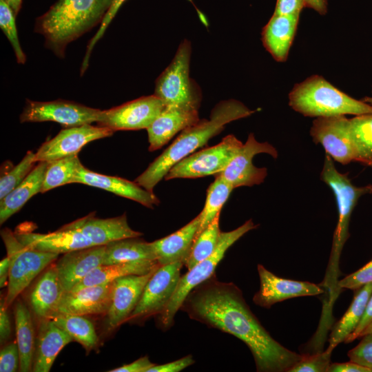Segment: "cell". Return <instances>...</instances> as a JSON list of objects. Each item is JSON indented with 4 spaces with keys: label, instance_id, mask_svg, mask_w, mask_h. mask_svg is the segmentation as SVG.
I'll return each instance as SVG.
<instances>
[{
    "label": "cell",
    "instance_id": "cell-34",
    "mask_svg": "<svg viewBox=\"0 0 372 372\" xmlns=\"http://www.w3.org/2000/svg\"><path fill=\"white\" fill-rule=\"evenodd\" d=\"M50 319L67 332L74 340L80 343L87 351L97 345L99 338L94 327L83 316L57 314Z\"/></svg>",
    "mask_w": 372,
    "mask_h": 372
},
{
    "label": "cell",
    "instance_id": "cell-9",
    "mask_svg": "<svg viewBox=\"0 0 372 372\" xmlns=\"http://www.w3.org/2000/svg\"><path fill=\"white\" fill-rule=\"evenodd\" d=\"M320 178L332 189L338 205V222L333 240L335 256L347 239L349 223L354 207L362 196L372 192V186L354 185L346 174L337 170L333 159L327 154H325Z\"/></svg>",
    "mask_w": 372,
    "mask_h": 372
},
{
    "label": "cell",
    "instance_id": "cell-52",
    "mask_svg": "<svg viewBox=\"0 0 372 372\" xmlns=\"http://www.w3.org/2000/svg\"><path fill=\"white\" fill-rule=\"evenodd\" d=\"M306 7L310 8L320 14L327 10V0H304Z\"/></svg>",
    "mask_w": 372,
    "mask_h": 372
},
{
    "label": "cell",
    "instance_id": "cell-41",
    "mask_svg": "<svg viewBox=\"0 0 372 372\" xmlns=\"http://www.w3.org/2000/svg\"><path fill=\"white\" fill-rule=\"evenodd\" d=\"M350 361L371 369L372 372V332L362 336L360 342L348 352Z\"/></svg>",
    "mask_w": 372,
    "mask_h": 372
},
{
    "label": "cell",
    "instance_id": "cell-2",
    "mask_svg": "<svg viewBox=\"0 0 372 372\" xmlns=\"http://www.w3.org/2000/svg\"><path fill=\"white\" fill-rule=\"evenodd\" d=\"M254 112L234 99L218 103L211 110L209 119H200L180 132L174 142L136 178L135 182L153 192L154 187L178 162L204 146L209 139L220 133L227 123L247 117Z\"/></svg>",
    "mask_w": 372,
    "mask_h": 372
},
{
    "label": "cell",
    "instance_id": "cell-16",
    "mask_svg": "<svg viewBox=\"0 0 372 372\" xmlns=\"http://www.w3.org/2000/svg\"><path fill=\"white\" fill-rule=\"evenodd\" d=\"M155 271L143 275L126 276L113 281L111 302L105 316L107 331H114L129 320Z\"/></svg>",
    "mask_w": 372,
    "mask_h": 372
},
{
    "label": "cell",
    "instance_id": "cell-49",
    "mask_svg": "<svg viewBox=\"0 0 372 372\" xmlns=\"http://www.w3.org/2000/svg\"><path fill=\"white\" fill-rule=\"evenodd\" d=\"M372 321V294L370 296L365 311L363 314V316L357 326L355 331L350 334L344 340V342L349 343L359 338L360 334L363 331V329Z\"/></svg>",
    "mask_w": 372,
    "mask_h": 372
},
{
    "label": "cell",
    "instance_id": "cell-10",
    "mask_svg": "<svg viewBox=\"0 0 372 372\" xmlns=\"http://www.w3.org/2000/svg\"><path fill=\"white\" fill-rule=\"evenodd\" d=\"M183 265L184 262L179 261L156 269L128 321H142L159 315L165 309L176 289Z\"/></svg>",
    "mask_w": 372,
    "mask_h": 372
},
{
    "label": "cell",
    "instance_id": "cell-28",
    "mask_svg": "<svg viewBox=\"0 0 372 372\" xmlns=\"http://www.w3.org/2000/svg\"><path fill=\"white\" fill-rule=\"evenodd\" d=\"M48 163L38 162L27 177L1 200V225L19 211L33 196L41 192Z\"/></svg>",
    "mask_w": 372,
    "mask_h": 372
},
{
    "label": "cell",
    "instance_id": "cell-53",
    "mask_svg": "<svg viewBox=\"0 0 372 372\" xmlns=\"http://www.w3.org/2000/svg\"><path fill=\"white\" fill-rule=\"evenodd\" d=\"M5 1L8 3V5L10 7V8L12 10L14 15L17 16L21 9L22 0H5Z\"/></svg>",
    "mask_w": 372,
    "mask_h": 372
},
{
    "label": "cell",
    "instance_id": "cell-13",
    "mask_svg": "<svg viewBox=\"0 0 372 372\" xmlns=\"http://www.w3.org/2000/svg\"><path fill=\"white\" fill-rule=\"evenodd\" d=\"M262 153L269 154L274 158L278 156V152L273 145L267 142H258L251 133L245 143L220 174L234 188L262 183L267 175V170L265 167L255 166L252 161L256 154Z\"/></svg>",
    "mask_w": 372,
    "mask_h": 372
},
{
    "label": "cell",
    "instance_id": "cell-7",
    "mask_svg": "<svg viewBox=\"0 0 372 372\" xmlns=\"http://www.w3.org/2000/svg\"><path fill=\"white\" fill-rule=\"evenodd\" d=\"M1 236L11 259V267L5 298L8 307L16 298L46 267L56 260L59 254L38 251L21 243L9 229L1 231Z\"/></svg>",
    "mask_w": 372,
    "mask_h": 372
},
{
    "label": "cell",
    "instance_id": "cell-15",
    "mask_svg": "<svg viewBox=\"0 0 372 372\" xmlns=\"http://www.w3.org/2000/svg\"><path fill=\"white\" fill-rule=\"evenodd\" d=\"M349 120L345 116L318 117L312 123L310 134L332 159L347 165L355 159L350 138Z\"/></svg>",
    "mask_w": 372,
    "mask_h": 372
},
{
    "label": "cell",
    "instance_id": "cell-54",
    "mask_svg": "<svg viewBox=\"0 0 372 372\" xmlns=\"http://www.w3.org/2000/svg\"><path fill=\"white\" fill-rule=\"evenodd\" d=\"M371 332H372V321L363 329V331L360 334L359 338L362 337L364 335L367 334L369 333H371Z\"/></svg>",
    "mask_w": 372,
    "mask_h": 372
},
{
    "label": "cell",
    "instance_id": "cell-38",
    "mask_svg": "<svg viewBox=\"0 0 372 372\" xmlns=\"http://www.w3.org/2000/svg\"><path fill=\"white\" fill-rule=\"evenodd\" d=\"M37 163L35 153L29 151L23 159L0 179V200L19 185L30 174Z\"/></svg>",
    "mask_w": 372,
    "mask_h": 372
},
{
    "label": "cell",
    "instance_id": "cell-31",
    "mask_svg": "<svg viewBox=\"0 0 372 372\" xmlns=\"http://www.w3.org/2000/svg\"><path fill=\"white\" fill-rule=\"evenodd\" d=\"M17 343L20 356L19 371H32L35 351L34 331L32 316L28 307L19 300L14 306Z\"/></svg>",
    "mask_w": 372,
    "mask_h": 372
},
{
    "label": "cell",
    "instance_id": "cell-45",
    "mask_svg": "<svg viewBox=\"0 0 372 372\" xmlns=\"http://www.w3.org/2000/svg\"><path fill=\"white\" fill-rule=\"evenodd\" d=\"M192 355H187L177 360L163 364H154L147 372H179L194 363Z\"/></svg>",
    "mask_w": 372,
    "mask_h": 372
},
{
    "label": "cell",
    "instance_id": "cell-50",
    "mask_svg": "<svg viewBox=\"0 0 372 372\" xmlns=\"http://www.w3.org/2000/svg\"><path fill=\"white\" fill-rule=\"evenodd\" d=\"M327 372H371V369L349 361L348 362L330 364Z\"/></svg>",
    "mask_w": 372,
    "mask_h": 372
},
{
    "label": "cell",
    "instance_id": "cell-20",
    "mask_svg": "<svg viewBox=\"0 0 372 372\" xmlns=\"http://www.w3.org/2000/svg\"><path fill=\"white\" fill-rule=\"evenodd\" d=\"M112 287L111 282L65 292L56 315L105 314L110 304Z\"/></svg>",
    "mask_w": 372,
    "mask_h": 372
},
{
    "label": "cell",
    "instance_id": "cell-5",
    "mask_svg": "<svg viewBox=\"0 0 372 372\" xmlns=\"http://www.w3.org/2000/svg\"><path fill=\"white\" fill-rule=\"evenodd\" d=\"M257 227L258 225L250 219L232 231L220 232L213 254L180 276L173 296L165 309L158 315L159 325L163 329L167 330L173 326L174 317L180 309L187 295L196 287L214 274L216 266L224 257L227 250L243 235Z\"/></svg>",
    "mask_w": 372,
    "mask_h": 372
},
{
    "label": "cell",
    "instance_id": "cell-12",
    "mask_svg": "<svg viewBox=\"0 0 372 372\" xmlns=\"http://www.w3.org/2000/svg\"><path fill=\"white\" fill-rule=\"evenodd\" d=\"M165 107L156 95L142 96L119 106L101 110L97 123L118 130L147 129Z\"/></svg>",
    "mask_w": 372,
    "mask_h": 372
},
{
    "label": "cell",
    "instance_id": "cell-8",
    "mask_svg": "<svg viewBox=\"0 0 372 372\" xmlns=\"http://www.w3.org/2000/svg\"><path fill=\"white\" fill-rule=\"evenodd\" d=\"M243 143L229 134L217 145L203 149L174 165L165 176L174 178H196L221 173L238 152Z\"/></svg>",
    "mask_w": 372,
    "mask_h": 372
},
{
    "label": "cell",
    "instance_id": "cell-36",
    "mask_svg": "<svg viewBox=\"0 0 372 372\" xmlns=\"http://www.w3.org/2000/svg\"><path fill=\"white\" fill-rule=\"evenodd\" d=\"M220 214L194 238L189 254L184 261L187 270L209 258L214 251L221 232L219 227Z\"/></svg>",
    "mask_w": 372,
    "mask_h": 372
},
{
    "label": "cell",
    "instance_id": "cell-11",
    "mask_svg": "<svg viewBox=\"0 0 372 372\" xmlns=\"http://www.w3.org/2000/svg\"><path fill=\"white\" fill-rule=\"evenodd\" d=\"M101 110L75 102L27 100L20 114L21 123L53 121L66 127L97 123Z\"/></svg>",
    "mask_w": 372,
    "mask_h": 372
},
{
    "label": "cell",
    "instance_id": "cell-55",
    "mask_svg": "<svg viewBox=\"0 0 372 372\" xmlns=\"http://www.w3.org/2000/svg\"><path fill=\"white\" fill-rule=\"evenodd\" d=\"M362 101L372 105V97H365Z\"/></svg>",
    "mask_w": 372,
    "mask_h": 372
},
{
    "label": "cell",
    "instance_id": "cell-37",
    "mask_svg": "<svg viewBox=\"0 0 372 372\" xmlns=\"http://www.w3.org/2000/svg\"><path fill=\"white\" fill-rule=\"evenodd\" d=\"M81 163L77 155H72L48 162L41 192L72 183Z\"/></svg>",
    "mask_w": 372,
    "mask_h": 372
},
{
    "label": "cell",
    "instance_id": "cell-27",
    "mask_svg": "<svg viewBox=\"0 0 372 372\" xmlns=\"http://www.w3.org/2000/svg\"><path fill=\"white\" fill-rule=\"evenodd\" d=\"M65 292L55 265L51 266L38 280L30 296L34 314L41 320L54 317Z\"/></svg>",
    "mask_w": 372,
    "mask_h": 372
},
{
    "label": "cell",
    "instance_id": "cell-42",
    "mask_svg": "<svg viewBox=\"0 0 372 372\" xmlns=\"http://www.w3.org/2000/svg\"><path fill=\"white\" fill-rule=\"evenodd\" d=\"M125 0H113L111 8H110L109 11L106 14L104 19L103 20L96 34L93 37V38L90 40L87 50L85 52V55L83 59L82 66L81 68V74H83L84 72H85L88 63H89V59L91 54V52L94 46V45L97 43V41L103 37L106 28L112 21V20L115 17L117 11L123 4V3Z\"/></svg>",
    "mask_w": 372,
    "mask_h": 372
},
{
    "label": "cell",
    "instance_id": "cell-29",
    "mask_svg": "<svg viewBox=\"0 0 372 372\" xmlns=\"http://www.w3.org/2000/svg\"><path fill=\"white\" fill-rule=\"evenodd\" d=\"M157 260H142L110 265H101L93 269L71 291L94 285H104L130 275H143L156 269Z\"/></svg>",
    "mask_w": 372,
    "mask_h": 372
},
{
    "label": "cell",
    "instance_id": "cell-23",
    "mask_svg": "<svg viewBox=\"0 0 372 372\" xmlns=\"http://www.w3.org/2000/svg\"><path fill=\"white\" fill-rule=\"evenodd\" d=\"M200 120L198 110L176 106H165L147 129L150 152L161 149L177 133Z\"/></svg>",
    "mask_w": 372,
    "mask_h": 372
},
{
    "label": "cell",
    "instance_id": "cell-43",
    "mask_svg": "<svg viewBox=\"0 0 372 372\" xmlns=\"http://www.w3.org/2000/svg\"><path fill=\"white\" fill-rule=\"evenodd\" d=\"M369 283H372V260L339 281L338 286L341 288L356 290Z\"/></svg>",
    "mask_w": 372,
    "mask_h": 372
},
{
    "label": "cell",
    "instance_id": "cell-46",
    "mask_svg": "<svg viewBox=\"0 0 372 372\" xmlns=\"http://www.w3.org/2000/svg\"><path fill=\"white\" fill-rule=\"evenodd\" d=\"M306 7L304 0H277L275 14L300 15Z\"/></svg>",
    "mask_w": 372,
    "mask_h": 372
},
{
    "label": "cell",
    "instance_id": "cell-25",
    "mask_svg": "<svg viewBox=\"0 0 372 372\" xmlns=\"http://www.w3.org/2000/svg\"><path fill=\"white\" fill-rule=\"evenodd\" d=\"M200 223L198 214L174 233L151 242L161 266L179 261L184 262L189 254Z\"/></svg>",
    "mask_w": 372,
    "mask_h": 372
},
{
    "label": "cell",
    "instance_id": "cell-39",
    "mask_svg": "<svg viewBox=\"0 0 372 372\" xmlns=\"http://www.w3.org/2000/svg\"><path fill=\"white\" fill-rule=\"evenodd\" d=\"M0 27L12 46L18 63L24 64L26 56L18 37L15 15L5 0H0Z\"/></svg>",
    "mask_w": 372,
    "mask_h": 372
},
{
    "label": "cell",
    "instance_id": "cell-14",
    "mask_svg": "<svg viewBox=\"0 0 372 372\" xmlns=\"http://www.w3.org/2000/svg\"><path fill=\"white\" fill-rule=\"evenodd\" d=\"M114 132L110 128L91 124L63 129L54 138L41 145L35 153V160L37 163L50 162L77 155L90 142L111 136Z\"/></svg>",
    "mask_w": 372,
    "mask_h": 372
},
{
    "label": "cell",
    "instance_id": "cell-3",
    "mask_svg": "<svg viewBox=\"0 0 372 372\" xmlns=\"http://www.w3.org/2000/svg\"><path fill=\"white\" fill-rule=\"evenodd\" d=\"M113 0H57L36 20L34 31L45 39V46L59 58L66 47L101 24Z\"/></svg>",
    "mask_w": 372,
    "mask_h": 372
},
{
    "label": "cell",
    "instance_id": "cell-6",
    "mask_svg": "<svg viewBox=\"0 0 372 372\" xmlns=\"http://www.w3.org/2000/svg\"><path fill=\"white\" fill-rule=\"evenodd\" d=\"M192 54L190 42H181L169 65L156 81L154 95L165 106L199 109L202 94L197 83L189 76Z\"/></svg>",
    "mask_w": 372,
    "mask_h": 372
},
{
    "label": "cell",
    "instance_id": "cell-17",
    "mask_svg": "<svg viewBox=\"0 0 372 372\" xmlns=\"http://www.w3.org/2000/svg\"><path fill=\"white\" fill-rule=\"evenodd\" d=\"M257 269L260 289L254 296L253 301L260 307L269 309L285 300L316 296L323 292L316 284L278 277L260 264L258 265Z\"/></svg>",
    "mask_w": 372,
    "mask_h": 372
},
{
    "label": "cell",
    "instance_id": "cell-21",
    "mask_svg": "<svg viewBox=\"0 0 372 372\" xmlns=\"http://www.w3.org/2000/svg\"><path fill=\"white\" fill-rule=\"evenodd\" d=\"M68 225L83 233L94 246L143 235L130 227L125 214L110 218H99L90 214Z\"/></svg>",
    "mask_w": 372,
    "mask_h": 372
},
{
    "label": "cell",
    "instance_id": "cell-30",
    "mask_svg": "<svg viewBox=\"0 0 372 372\" xmlns=\"http://www.w3.org/2000/svg\"><path fill=\"white\" fill-rule=\"evenodd\" d=\"M356 290L350 307L333 328L327 349L333 351L338 344L344 342L355 331L363 316L368 300L372 294V283L364 285Z\"/></svg>",
    "mask_w": 372,
    "mask_h": 372
},
{
    "label": "cell",
    "instance_id": "cell-35",
    "mask_svg": "<svg viewBox=\"0 0 372 372\" xmlns=\"http://www.w3.org/2000/svg\"><path fill=\"white\" fill-rule=\"evenodd\" d=\"M234 188L220 174L207 190L205 206L199 214L200 223L195 238L220 213L221 209Z\"/></svg>",
    "mask_w": 372,
    "mask_h": 372
},
{
    "label": "cell",
    "instance_id": "cell-18",
    "mask_svg": "<svg viewBox=\"0 0 372 372\" xmlns=\"http://www.w3.org/2000/svg\"><path fill=\"white\" fill-rule=\"evenodd\" d=\"M72 183H81L105 189L116 195L134 200L146 207L153 209L160 203L152 192L140 186L135 181L94 172L83 165L78 168Z\"/></svg>",
    "mask_w": 372,
    "mask_h": 372
},
{
    "label": "cell",
    "instance_id": "cell-26",
    "mask_svg": "<svg viewBox=\"0 0 372 372\" xmlns=\"http://www.w3.org/2000/svg\"><path fill=\"white\" fill-rule=\"evenodd\" d=\"M298 20L299 15L273 14L263 28V45L276 61L283 62L287 60Z\"/></svg>",
    "mask_w": 372,
    "mask_h": 372
},
{
    "label": "cell",
    "instance_id": "cell-19",
    "mask_svg": "<svg viewBox=\"0 0 372 372\" xmlns=\"http://www.w3.org/2000/svg\"><path fill=\"white\" fill-rule=\"evenodd\" d=\"M105 250V245H96L63 254L55 267L65 292L103 265Z\"/></svg>",
    "mask_w": 372,
    "mask_h": 372
},
{
    "label": "cell",
    "instance_id": "cell-33",
    "mask_svg": "<svg viewBox=\"0 0 372 372\" xmlns=\"http://www.w3.org/2000/svg\"><path fill=\"white\" fill-rule=\"evenodd\" d=\"M355 161L372 167V112L349 120Z\"/></svg>",
    "mask_w": 372,
    "mask_h": 372
},
{
    "label": "cell",
    "instance_id": "cell-1",
    "mask_svg": "<svg viewBox=\"0 0 372 372\" xmlns=\"http://www.w3.org/2000/svg\"><path fill=\"white\" fill-rule=\"evenodd\" d=\"M180 310L208 327L233 335L249 348L259 372H289L303 355L280 344L260 324L233 282L215 274L196 287Z\"/></svg>",
    "mask_w": 372,
    "mask_h": 372
},
{
    "label": "cell",
    "instance_id": "cell-51",
    "mask_svg": "<svg viewBox=\"0 0 372 372\" xmlns=\"http://www.w3.org/2000/svg\"><path fill=\"white\" fill-rule=\"evenodd\" d=\"M11 267V259L6 256L0 262V287H4L8 283Z\"/></svg>",
    "mask_w": 372,
    "mask_h": 372
},
{
    "label": "cell",
    "instance_id": "cell-22",
    "mask_svg": "<svg viewBox=\"0 0 372 372\" xmlns=\"http://www.w3.org/2000/svg\"><path fill=\"white\" fill-rule=\"evenodd\" d=\"M14 234L24 245L45 252L60 254L94 246L83 233L68 225L49 234L25 231Z\"/></svg>",
    "mask_w": 372,
    "mask_h": 372
},
{
    "label": "cell",
    "instance_id": "cell-44",
    "mask_svg": "<svg viewBox=\"0 0 372 372\" xmlns=\"http://www.w3.org/2000/svg\"><path fill=\"white\" fill-rule=\"evenodd\" d=\"M20 356L17 342L4 346L0 352V371L15 372L19 369Z\"/></svg>",
    "mask_w": 372,
    "mask_h": 372
},
{
    "label": "cell",
    "instance_id": "cell-47",
    "mask_svg": "<svg viewBox=\"0 0 372 372\" xmlns=\"http://www.w3.org/2000/svg\"><path fill=\"white\" fill-rule=\"evenodd\" d=\"M154 364L147 356H145L130 364L110 370L109 372H147Z\"/></svg>",
    "mask_w": 372,
    "mask_h": 372
},
{
    "label": "cell",
    "instance_id": "cell-24",
    "mask_svg": "<svg viewBox=\"0 0 372 372\" xmlns=\"http://www.w3.org/2000/svg\"><path fill=\"white\" fill-rule=\"evenodd\" d=\"M73 340L52 319H43L39 328L32 371H50L61 350Z\"/></svg>",
    "mask_w": 372,
    "mask_h": 372
},
{
    "label": "cell",
    "instance_id": "cell-4",
    "mask_svg": "<svg viewBox=\"0 0 372 372\" xmlns=\"http://www.w3.org/2000/svg\"><path fill=\"white\" fill-rule=\"evenodd\" d=\"M289 104L305 116L317 118L372 112V105L352 98L319 75L296 85L289 94Z\"/></svg>",
    "mask_w": 372,
    "mask_h": 372
},
{
    "label": "cell",
    "instance_id": "cell-40",
    "mask_svg": "<svg viewBox=\"0 0 372 372\" xmlns=\"http://www.w3.org/2000/svg\"><path fill=\"white\" fill-rule=\"evenodd\" d=\"M333 351L327 349L313 355H303L289 372H327Z\"/></svg>",
    "mask_w": 372,
    "mask_h": 372
},
{
    "label": "cell",
    "instance_id": "cell-48",
    "mask_svg": "<svg viewBox=\"0 0 372 372\" xmlns=\"http://www.w3.org/2000/svg\"><path fill=\"white\" fill-rule=\"evenodd\" d=\"M7 308L5 298L3 299V301L1 298L0 303V342L1 345L7 342L11 334V324Z\"/></svg>",
    "mask_w": 372,
    "mask_h": 372
},
{
    "label": "cell",
    "instance_id": "cell-32",
    "mask_svg": "<svg viewBox=\"0 0 372 372\" xmlns=\"http://www.w3.org/2000/svg\"><path fill=\"white\" fill-rule=\"evenodd\" d=\"M138 238H124L106 245L103 265L142 260H156L152 243Z\"/></svg>",
    "mask_w": 372,
    "mask_h": 372
}]
</instances>
